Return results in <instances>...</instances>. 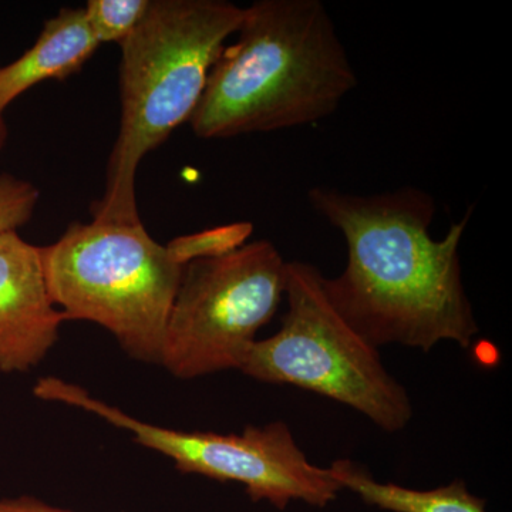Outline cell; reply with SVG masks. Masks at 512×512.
Segmentation results:
<instances>
[{"mask_svg": "<svg viewBox=\"0 0 512 512\" xmlns=\"http://www.w3.org/2000/svg\"><path fill=\"white\" fill-rule=\"evenodd\" d=\"M313 210L338 228L348 264L322 285L333 308L370 345L430 352L441 342L470 348L480 332L464 288L460 244L471 211L446 237H431L436 201L416 187L356 195L308 192Z\"/></svg>", "mask_w": 512, "mask_h": 512, "instance_id": "obj_1", "label": "cell"}, {"mask_svg": "<svg viewBox=\"0 0 512 512\" xmlns=\"http://www.w3.org/2000/svg\"><path fill=\"white\" fill-rule=\"evenodd\" d=\"M212 64L190 123L195 136L271 133L326 119L357 86L320 0H258Z\"/></svg>", "mask_w": 512, "mask_h": 512, "instance_id": "obj_2", "label": "cell"}, {"mask_svg": "<svg viewBox=\"0 0 512 512\" xmlns=\"http://www.w3.org/2000/svg\"><path fill=\"white\" fill-rule=\"evenodd\" d=\"M244 8L224 0H150L144 18L120 43V133L107 165L106 192L93 220L141 222L138 165L175 128L190 121L212 64L237 33Z\"/></svg>", "mask_w": 512, "mask_h": 512, "instance_id": "obj_3", "label": "cell"}, {"mask_svg": "<svg viewBox=\"0 0 512 512\" xmlns=\"http://www.w3.org/2000/svg\"><path fill=\"white\" fill-rule=\"evenodd\" d=\"M47 289L64 320L109 330L134 360L160 365L165 326L184 268L143 222H74L42 247Z\"/></svg>", "mask_w": 512, "mask_h": 512, "instance_id": "obj_4", "label": "cell"}, {"mask_svg": "<svg viewBox=\"0 0 512 512\" xmlns=\"http://www.w3.org/2000/svg\"><path fill=\"white\" fill-rule=\"evenodd\" d=\"M315 265H286L281 329L256 340L239 372L258 382L289 384L352 407L396 433L413 417L409 393L370 345L333 308Z\"/></svg>", "mask_w": 512, "mask_h": 512, "instance_id": "obj_5", "label": "cell"}, {"mask_svg": "<svg viewBox=\"0 0 512 512\" xmlns=\"http://www.w3.org/2000/svg\"><path fill=\"white\" fill-rule=\"evenodd\" d=\"M286 265L278 248L261 239L184 266L160 365L183 380L241 370L285 299Z\"/></svg>", "mask_w": 512, "mask_h": 512, "instance_id": "obj_6", "label": "cell"}, {"mask_svg": "<svg viewBox=\"0 0 512 512\" xmlns=\"http://www.w3.org/2000/svg\"><path fill=\"white\" fill-rule=\"evenodd\" d=\"M33 394L47 402L79 407L133 434L141 446L174 461L184 474L244 485L254 503L266 501L285 510L292 501L323 508L342 491L329 467L315 466L306 457L284 421L247 426L241 434L165 429L128 416L123 410L94 399L89 392L57 377H43Z\"/></svg>", "mask_w": 512, "mask_h": 512, "instance_id": "obj_7", "label": "cell"}, {"mask_svg": "<svg viewBox=\"0 0 512 512\" xmlns=\"http://www.w3.org/2000/svg\"><path fill=\"white\" fill-rule=\"evenodd\" d=\"M62 313L47 289L42 247L0 235V372L28 373L59 339Z\"/></svg>", "mask_w": 512, "mask_h": 512, "instance_id": "obj_8", "label": "cell"}, {"mask_svg": "<svg viewBox=\"0 0 512 512\" xmlns=\"http://www.w3.org/2000/svg\"><path fill=\"white\" fill-rule=\"evenodd\" d=\"M99 46L83 8L60 10L46 20L28 52L0 67V113L37 83L63 80L79 72Z\"/></svg>", "mask_w": 512, "mask_h": 512, "instance_id": "obj_9", "label": "cell"}, {"mask_svg": "<svg viewBox=\"0 0 512 512\" xmlns=\"http://www.w3.org/2000/svg\"><path fill=\"white\" fill-rule=\"evenodd\" d=\"M330 474L342 490L359 495L366 504L392 512H487L485 500L471 494L463 480L434 490H412L393 483H379L365 467L343 458L333 461Z\"/></svg>", "mask_w": 512, "mask_h": 512, "instance_id": "obj_10", "label": "cell"}, {"mask_svg": "<svg viewBox=\"0 0 512 512\" xmlns=\"http://www.w3.org/2000/svg\"><path fill=\"white\" fill-rule=\"evenodd\" d=\"M252 231L254 225L251 222H232L175 238L165 248L175 264L184 268L198 259L217 258L234 252L247 244Z\"/></svg>", "mask_w": 512, "mask_h": 512, "instance_id": "obj_11", "label": "cell"}, {"mask_svg": "<svg viewBox=\"0 0 512 512\" xmlns=\"http://www.w3.org/2000/svg\"><path fill=\"white\" fill-rule=\"evenodd\" d=\"M150 0H89L84 15L100 43L126 40L146 15Z\"/></svg>", "mask_w": 512, "mask_h": 512, "instance_id": "obj_12", "label": "cell"}, {"mask_svg": "<svg viewBox=\"0 0 512 512\" xmlns=\"http://www.w3.org/2000/svg\"><path fill=\"white\" fill-rule=\"evenodd\" d=\"M39 201V190L15 175L0 174V235L28 224Z\"/></svg>", "mask_w": 512, "mask_h": 512, "instance_id": "obj_13", "label": "cell"}, {"mask_svg": "<svg viewBox=\"0 0 512 512\" xmlns=\"http://www.w3.org/2000/svg\"><path fill=\"white\" fill-rule=\"evenodd\" d=\"M0 512H72L52 507L32 497L3 498Z\"/></svg>", "mask_w": 512, "mask_h": 512, "instance_id": "obj_14", "label": "cell"}, {"mask_svg": "<svg viewBox=\"0 0 512 512\" xmlns=\"http://www.w3.org/2000/svg\"><path fill=\"white\" fill-rule=\"evenodd\" d=\"M6 140H8V127H6L5 120H3V114L0 113V151L5 147Z\"/></svg>", "mask_w": 512, "mask_h": 512, "instance_id": "obj_15", "label": "cell"}]
</instances>
